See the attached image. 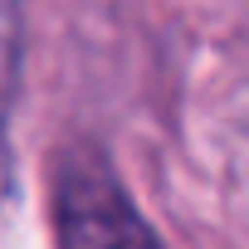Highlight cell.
<instances>
[{"mask_svg":"<svg viewBox=\"0 0 249 249\" xmlns=\"http://www.w3.org/2000/svg\"><path fill=\"white\" fill-rule=\"evenodd\" d=\"M49 215L59 249H166L93 142H69L49 166Z\"/></svg>","mask_w":249,"mask_h":249,"instance_id":"cell-1","label":"cell"},{"mask_svg":"<svg viewBox=\"0 0 249 249\" xmlns=\"http://www.w3.org/2000/svg\"><path fill=\"white\" fill-rule=\"evenodd\" d=\"M20 54H25V0H0V205L15 181L10 157V112L20 98Z\"/></svg>","mask_w":249,"mask_h":249,"instance_id":"cell-2","label":"cell"}]
</instances>
